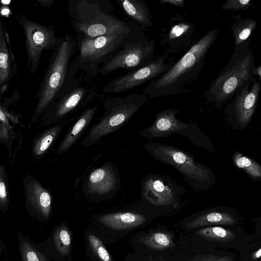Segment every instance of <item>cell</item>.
I'll return each mask as SVG.
<instances>
[{
  "mask_svg": "<svg viewBox=\"0 0 261 261\" xmlns=\"http://www.w3.org/2000/svg\"><path fill=\"white\" fill-rule=\"evenodd\" d=\"M218 34L213 29L196 41L167 71L150 81L143 90L148 98L188 93L199 77L206 56Z\"/></svg>",
  "mask_w": 261,
  "mask_h": 261,
  "instance_id": "cell-1",
  "label": "cell"
},
{
  "mask_svg": "<svg viewBox=\"0 0 261 261\" xmlns=\"http://www.w3.org/2000/svg\"><path fill=\"white\" fill-rule=\"evenodd\" d=\"M140 27H130L95 38L76 35L78 55L71 61L68 75L75 77L81 72L88 80L99 73L101 66L130 40L142 35Z\"/></svg>",
  "mask_w": 261,
  "mask_h": 261,
  "instance_id": "cell-2",
  "label": "cell"
},
{
  "mask_svg": "<svg viewBox=\"0 0 261 261\" xmlns=\"http://www.w3.org/2000/svg\"><path fill=\"white\" fill-rule=\"evenodd\" d=\"M250 40L234 47L229 61L203 93L206 103H213L220 110L243 86L257 75Z\"/></svg>",
  "mask_w": 261,
  "mask_h": 261,
  "instance_id": "cell-3",
  "label": "cell"
},
{
  "mask_svg": "<svg viewBox=\"0 0 261 261\" xmlns=\"http://www.w3.org/2000/svg\"><path fill=\"white\" fill-rule=\"evenodd\" d=\"M109 0H71L67 11L76 35L95 38L128 28L134 23L119 19L112 14Z\"/></svg>",
  "mask_w": 261,
  "mask_h": 261,
  "instance_id": "cell-4",
  "label": "cell"
},
{
  "mask_svg": "<svg viewBox=\"0 0 261 261\" xmlns=\"http://www.w3.org/2000/svg\"><path fill=\"white\" fill-rule=\"evenodd\" d=\"M76 47V38L66 34L54 50L36 95L38 100L32 123L39 119L54 102L65 83Z\"/></svg>",
  "mask_w": 261,
  "mask_h": 261,
  "instance_id": "cell-5",
  "label": "cell"
},
{
  "mask_svg": "<svg viewBox=\"0 0 261 261\" xmlns=\"http://www.w3.org/2000/svg\"><path fill=\"white\" fill-rule=\"evenodd\" d=\"M147 95L131 93L125 96L109 97L103 102L105 113L92 126L82 145L89 146L125 124L148 101Z\"/></svg>",
  "mask_w": 261,
  "mask_h": 261,
  "instance_id": "cell-6",
  "label": "cell"
},
{
  "mask_svg": "<svg viewBox=\"0 0 261 261\" xmlns=\"http://www.w3.org/2000/svg\"><path fill=\"white\" fill-rule=\"evenodd\" d=\"M144 148L156 161L173 167L195 191L205 189L213 180V174L207 166L179 148L150 141L144 144Z\"/></svg>",
  "mask_w": 261,
  "mask_h": 261,
  "instance_id": "cell-7",
  "label": "cell"
},
{
  "mask_svg": "<svg viewBox=\"0 0 261 261\" xmlns=\"http://www.w3.org/2000/svg\"><path fill=\"white\" fill-rule=\"evenodd\" d=\"M179 110L171 108L159 111L149 127L138 131L142 137L149 140L167 137L178 134L188 138L195 146L211 150L209 139L199 128L197 124L187 123L178 119Z\"/></svg>",
  "mask_w": 261,
  "mask_h": 261,
  "instance_id": "cell-8",
  "label": "cell"
},
{
  "mask_svg": "<svg viewBox=\"0 0 261 261\" xmlns=\"http://www.w3.org/2000/svg\"><path fill=\"white\" fill-rule=\"evenodd\" d=\"M74 77L68 74L54 102L39 118L41 124L47 125L61 122L63 118L96 96L94 87L82 86Z\"/></svg>",
  "mask_w": 261,
  "mask_h": 261,
  "instance_id": "cell-9",
  "label": "cell"
},
{
  "mask_svg": "<svg viewBox=\"0 0 261 261\" xmlns=\"http://www.w3.org/2000/svg\"><path fill=\"white\" fill-rule=\"evenodd\" d=\"M16 19L24 36L28 68L30 73L33 74L38 69L43 51L54 50L62 37L56 35L54 27L51 25L40 24L18 14Z\"/></svg>",
  "mask_w": 261,
  "mask_h": 261,
  "instance_id": "cell-10",
  "label": "cell"
},
{
  "mask_svg": "<svg viewBox=\"0 0 261 261\" xmlns=\"http://www.w3.org/2000/svg\"><path fill=\"white\" fill-rule=\"evenodd\" d=\"M155 47V41L142 34L121 48L101 66L99 73L105 75L119 69L130 71L140 68L153 59Z\"/></svg>",
  "mask_w": 261,
  "mask_h": 261,
  "instance_id": "cell-11",
  "label": "cell"
},
{
  "mask_svg": "<svg viewBox=\"0 0 261 261\" xmlns=\"http://www.w3.org/2000/svg\"><path fill=\"white\" fill-rule=\"evenodd\" d=\"M169 55L164 53L153 58L147 65L117 77L104 85L107 94L119 93L130 90L158 77L168 70L175 61L167 62Z\"/></svg>",
  "mask_w": 261,
  "mask_h": 261,
  "instance_id": "cell-12",
  "label": "cell"
},
{
  "mask_svg": "<svg viewBox=\"0 0 261 261\" xmlns=\"http://www.w3.org/2000/svg\"><path fill=\"white\" fill-rule=\"evenodd\" d=\"M195 33L194 24L177 14L171 16L165 28L162 29L161 44L168 55L186 52L196 41Z\"/></svg>",
  "mask_w": 261,
  "mask_h": 261,
  "instance_id": "cell-13",
  "label": "cell"
},
{
  "mask_svg": "<svg viewBox=\"0 0 261 261\" xmlns=\"http://www.w3.org/2000/svg\"><path fill=\"white\" fill-rule=\"evenodd\" d=\"M182 190L167 176L149 174L143 180L141 195L154 205H173L177 202Z\"/></svg>",
  "mask_w": 261,
  "mask_h": 261,
  "instance_id": "cell-14",
  "label": "cell"
},
{
  "mask_svg": "<svg viewBox=\"0 0 261 261\" xmlns=\"http://www.w3.org/2000/svg\"><path fill=\"white\" fill-rule=\"evenodd\" d=\"M260 90V82L255 76L227 101L228 113L233 114L242 125H246L253 115Z\"/></svg>",
  "mask_w": 261,
  "mask_h": 261,
  "instance_id": "cell-15",
  "label": "cell"
},
{
  "mask_svg": "<svg viewBox=\"0 0 261 261\" xmlns=\"http://www.w3.org/2000/svg\"><path fill=\"white\" fill-rule=\"evenodd\" d=\"M120 188V178L116 166L109 162L93 170L88 176L85 190L96 197L112 196Z\"/></svg>",
  "mask_w": 261,
  "mask_h": 261,
  "instance_id": "cell-16",
  "label": "cell"
},
{
  "mask_svg": "<svg viewBox=\"0 0 261 261\" xmlns=\"http://www.w3.org/2000/svg\"><path fill=\"white\" fill-rule=\"evenodd\" d=\"M23 185L27 206L40 216L47 218L52 203L49 191L30 175L25 177Z\"/></svg>",
  "mask_w": 261,
  "mask_h": 261,
  "instance_id": "cell-17",
  "label": "cell"
},
{
  "mask_svg": "<svg viewBox=\"0 0 261 261\" xmlns=\"http://www.w3.org/2000/svg\"><path fill=\"white\" fill-rule=\"evenodd\" d=\"M17 70L11 47L9 34L2 20L0 22V86L1 94Z\"/></svg>",
  "mask_w": 261,
  "mask_h": 261,
  "instance_id": "cell-18",
  "label": "cell"
},
{
  "mask_svg": "<svg viewBox=\"0 0 261 261\" xmlns=\"http://www.w3.org/2000/svg\"><path fill=\"white\" fill-rule=\"evenodd\" d=\"M104 225L114 230H126L142 225L146 221L140 214L124 212L106 214L98 219Z\"/></svg>",
  "mask_w": 261,
  "mask_h": 261,
  "instance_id": "cell-19",
  "label": "cell"
},
{
  "mask_svg": "<svg viewBox=\"0 0 261 261\" xmlns=\"http://www.w3.org/2000/svg\"><path fill=\"white\" fill-rule=\"evenodd\" d=\"M97 111V107L89 108L84 111L64 137L57 148V153L62 154L67 151L77 141L91 122Z\"/></svg>",
  "mask_w": 261,
  "mask_h": 261,
  "instance_id": "cell-20",
  "label": "cell"
},
{
  "mask_svg": "<svg viewBox=\"0 0 261 261\" xmlns=\"http://www.w3.org/2000/svg\"><path fill=\"white\" fill-rule=\"evenodd\" d=\"M128 17L144 28L152 27L150 10L143 0H120L119 1Z\"/></svg>",
  "mask_w": 261,
  "mask_h": 261,
  "instance_id": "cell-21",
  "label": "cell"
},
{
  "mask_svg": "<svg viewBox=\"0 0 261 261\" xmlns=\"http://www.w3.org/2000/svg\"><path fill=\"white\" fill-rule=\"evenodd\" d=\"M65 125L60 122L39 134L34 139L32 148L33 156L36 158L43 155L57 139Z\"/></svg>",
  "mask_w": 261,
  "mask_h": 261,
  "instance_id": "cell-22",
  "label": "cell"
},
{
  "mask_svg": "<svg viewBox=\"0 0 261 261\" xmlns=\"http://www.w3.org/2000/svg\"><path fill=\"white\" fill-rule=\"evenodd\" d=\"M236 21L231 25L234 47L251 39L257 26V20L251 18H243L240 14L233 16Z\"/></svg>",
  "mask_w": 261,
  "mask_h": 261,
  "instance_id": "cell-23",
  "label": "cell"
},
{
  "mask_svg": "<svg viewBox=\"0 0 261 261\" xmlns=\"http://www.w3.org/2000/svg\"><path fill=\"white\" fill-rule=\"evenodd\" d=\"M235 222V219L229 214L210 212L201 214L192 221L187 223L188 228H195L211 225H231Z\"/></svg>",
  "mask_w": 261,
  "mask_h": 261,
  "instance_id": "cell-24",
  "label": "cell"
},
{
  "mask_svg": "<svg viewBox=\"0 0 261 261\" xmlns=\"http://www.w3.org/2000/svg\"><path fill=\"white\" fill-rule=\"evenodd\" d=\"M140 242L150 249L159 250L169 248L174 245L172 235L166 232H151L142 238Z\"/></svg>",
  "mask_w": 261,
  "mask_h": 261,
  "instance_id": "cell-25",
  "label": "cell"
},
{
  "mask_svg": "<svg viewBox=\"0 0 261 261\" xmlns=\"http://www.w3.org/2000/svg\"><path fill=\"white\" fill-rule=\"evenodd\" d=\"M196 233L205 239L217 242H226L235 238L231 231L219 226H214L200 229Z\"/></svg>",
  "mask_w": 261,
  "mask_h": 261,
  "instance_id": "cell-26",
  "label": "cell"
},
{
  "mask_svg": "<svg viewBox=\"0 0 261 261\" xmlns=\"http://www.w3.org/2000/svg\"><path fill=\"white\" fill-rule=\"evenodd\" d=\"M234 162L238 167L245 170L251 176L254 178L261 177V167L250 159L237 153L234 156Z\"/></svg>",
  "mask_w": 261,
  "mask_h": 261,
  "instance_id": "cell-27",
  "label": "cell"
},
{
  "mask_svg": "<svg viewBox=\"0 0 261 261\" xmlns=\"http://www.w3.org/2000/svg\"><path fill=\"white\" fill-rule=\"evenodd\" d=\"M54 243L59 252L62 255L69 253L71 239L68 231L65 228H59L54 234Z\"/></svg>",
  "mask_w": 261,
  "mask_h": 261,
  "instance_id": "cell-28",
  "label": "cell"
},
{
  "mask_svg": "<svg viewBox=\"0 0 261 261\" xmlns=\"http://www.w3.org/2000/svg\"><path fill=\"white\" fill-rule=\"evenodd\" d=\"M9 204L8 175L5 167L0 166V205L2 210H7Z\"/></svg>",
  "mask_w": 261,
  "mask_h": 261,
  "instance_id": "cell-29",
  "label": "cell"
},
{
  "mask_svg": "<svg viewBox=\"0 0 261 261\" xmlns=\"http://www.w3.org/2000/svg\"><path fill=\"white\" fill-rule=\"evenodd\" d=\"M20 252L23 261H48L26 241L21 242Z\"/></svg>",
  "mask_w": 261,
  "mask_h": 261,
  "instance_id": "cell-30",
  "label": "cell"
},
{
  "mask_svg": "<svg viewBox=\"0 0 261 261\" xmlns=\"http://www.w3.org/2000/svg\"><path fill=\"white\" fill-rule=\"evenodd\" d=\"M88 240L92 249L101 261H113L102 241L97 237L89 234Z\"/></svg>",
  "mask_w": 261,
  "mask_h": 261,
  "instance_id": "cell-31",
  "label": "cell"
},
{
  "mask_svg": "<svg viewBox=\"0 0 261 261\" xmlns=\"http://www.w3.org/2000/svg\"><path fill=\"white\" fill-rule=\"evenodd\" d=\"M253 5L252 0H227L223 4L221 9L224 11L245 10Z\"/></svg>",
  "mask_w": 261,
  "mask_h": 261,
  "instance_id": "cell-32",
  "label": "cell"
},
{
  "mask_svg": "<svg viewBox=\"0 0 261 261\" xmlns=\"http://www.w3.org/2000/svg\"><path fill=\"white\" fill-rule=\"evenodd\" d=\"M189 261H232V258L230 256L209 254L199 255Z\"/></svg>",
  "mask_w": 261,
  "mask_h": 261,
  "instance_id": "cell-33",
  "label": "cell"
},
{
  "mask_svg": "<svg viewBox=\"0 0 261 261\" xmlns=\"http://www.w3.org/2000/svg\"><path fill=\"white\" fill-rule=\"evenodd\" d=\"M159 2L162 5L170 4L178 7L185 6V1L184 0H159Z\"/></svg>",
  "mask_w": 261,
  "mask_h": 261,
  "instance_id": "cell-34",
  "label": "cell"
},
{
  "mask_svg": "<svg viewBox=\"0 0 261 261\" xmlns=\"http://www.w3.org/2000/svg\"><path fill=\"white\" fill-rule=\"evenodd\" d=\"M40 5L46 8L50 7L55 3L54 0H36Z\"/></svg>",
  "mask_w": 261,
  "mask_h": 261,
  "instance_id": "cell-35",
  "label": "cell"
},
{
  "mask_svg": "<svg viewBox=\"0 0 261 261\" xmlns=\"http://www.w3.org/2000/svg\"><path fill=\"white\" fill-rule=\"evenodd\" d=\"M253 259H256L261 258V248L255 252H253L251 255Z\"/></svg>",
  "mask_w": 261,
  "mask_h": 261,
  "instance_id": "cell-36",
  "label": "cell"
}]
</instances>
